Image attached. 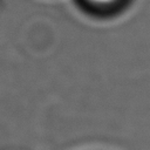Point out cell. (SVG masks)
Instances as JSON below:
<instances>
[{
    "label": "cell",
    "instance_id": "6da1fadb",
    "mask_svg": "<svg viewBox=\"0 0 150 150\" xmlns=\"http://www.w3.org/2000/svg\"><path fill=\"white\" fill-rule=\"evenodd\" d=\"M84 1H87L89 5L97 7V8H108V7L116 5L121 0H84Z\"/></svg>",
    "mask_w": 150,
    "mask_h": 150
}]
</instances>
